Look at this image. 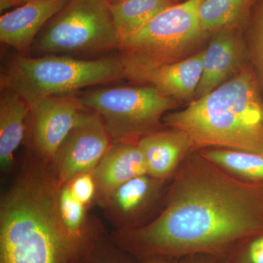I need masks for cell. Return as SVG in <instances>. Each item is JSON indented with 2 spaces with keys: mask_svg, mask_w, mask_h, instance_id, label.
Instances as JSON below:
<instances>
[{
  "mask_svg": "<svg viewBox=\"0 0 263 263\" xmlns=\"http://www.w3.org/2000/svg\"><path fill=\"white\" fill-rule=\"evenodd\" d=\"M201 155L182 164L163 210L118 230L113 239L136 258L214 256L263 235V181L233 176Z\"/></svg>",
  "mask_w": 263,
  "mask_h": 263,
  "instance_id": "1",
  "label": "cell"
},
{
  "mask_svg": "<svg viewBox=\"0 0 263 263\" xmlns=\"http://www.w3.org/2000/svg\"><path fill=\"white\" fill-rule=\"evenodd\" d=\"M163 122L187 138L192 149L215 147L263 155V103L252 71L242 69Z\"/></svg>",
  "mask_w": 263,
  "mask_h": 263,
  "instance_id": "2",
  "label": "cell"
},
{
  "mask_svg": "<svg viewBox=\"0 0 263 263\" xmlns=\"http://www.w3.org/2000/svg\"><path fill=\"white\" fill-rule=\"evenodd\" d=\"M125 78L119 57L79 60L47 55L15 57L2 75L3 89L18 93L30 105L48 97L69 95L77 90Z\"/></svg>",
  "mask_w": 263,
  "mask_h": 263,
  "instance_id": "3",
  "label": "cell"
},
{
  "mask_svg": "<svg viewBox=\"0 0 263 263\" xmlns=\"http://www.w3.org/2000/svg\"><path fill=\"white\" fill-rule=\"evenodd\" d=\"M202 1L173 5L123 40L119 59L125 78L138 81L148 71L183 60L205 34L199 22Z\"/></svg>",
  "mask_w": 263,
  "mask_h": 263,
  "instance_id": "4",
  "label": "cell"
},
{
  "mask_svg": "<svg viewBox=\"0 0 263 263\" xmlns=\"http://www.w3.org/2000/svg\"><path fill=\"white\" fill-rule=\"evenodd\" d=\"M120 43L107 0H68L30 50L41 56L98 53L119 49Z\"/></svg>",
  "mask_w": 263,
  "mask_h": 263,
  "instance_id": "5",
  "label": "cell"
},
{
  "mask_svg": "<svg viewBox=\"0 0 263 263\" xmlns=\"http://www.w3.org/2000/svg\"><path fill=\"white\" fill-rule=\"evenodd\" d=\"M79 98L84 108L101 118L114 143L157 131L161 119L175 105L152 85L91 90Z\"/></svg>",
  "mask_w": 263,
  "mask_h": 263,
  "instance_id": "6",
  "label": "cell"
},
{
  "mask_svg": "<svg viewBox=\"0 0 263 263\" xmlns=\"http://www.w3.org/2000/svg\"><path fill=\"white\" fill-rule=\"evenodd\" d=\"M113 143L101 118L84 108L50 164L60 185L92 171Z\"/></svg>",
  "mask_w": 263,
  "mask_h": 263,
  "instance_id": "7",
  "label": "cell"
},
{
  "mask_svg": "<svg viewBox=\"0 0 263 263\" xmlns=\"http://www.w3.org/2000/svg\"><path fill=\"white\" fill-rule=\"evenodd\" d=\"M29 106L34 149L50 165L84 108L80 98L72 95L48 97Z\"/></svg>",
  "mask_w": 263,
  "mask_h": 263,
  "instance_id": "8",
  "label": "cell"
},
{
  "mask_svg": "<svg viewBox=\"0 0 263 263\" xmlns=\"http://www.w3.org/2000/svg\"><path fill=\"white\" fill-rule=\"evenodd\" d=\"M68 0H27L0 17V41L25 54L44 26Z\"/></svg>",
  "mask_w": 263,
  "mask_h": 263,
  "instance_id": "9",
  "label": "cell"
},
{
  "mask_svg": "<svg viewBox=\"0 0 263 263\" xmlns=\"http://www.w3.org/2000/svg\"><path fill=\"white\" fill-rule=\"evenodd\" d=\"M100 205L112 193L129 180L148 175L146 162L138 143H114L92 171Z\"/></svg>",
  "mask_w": 263,
  "mask_h": 263,
  "instance_id": "10",
  "label": "cell"
},
{
  "mask_svg": "<svg viewBox=\"0 0 263 263\" xmlns=\"http://www.w3.org/2000/svg\"><path fill=\"white\" fill-rule=\"evenodd\" d=\"M158 181L148 175L137 176L119 186L102 204L118 230L138 226L137 221L155 199Z\"/></svg>",
  "mask_w": 263,
  "mask_h": 263,
  "instance_id": "11",
  "label": "cell"
},
{
  "mask_svg": "<svg viewBox=\"0 0 263 263\" xmlns=\"http://www.w3.org/2000/svg\"><path fill=\"white\" fill-rule=\"evenodd\" d=\"M241 56V48L234 34L226 29L217 32L205 50L201 78L194 98H202L224 84L238 68Z\"/></svg>",
  "mask_w": 263,
  "mask_h": 263,
  "instance_id": "12",
  "label": "cell"
},
{
  "mask_svg": "<svg viewBox=\"0 0 263 263\" xmlns=\"http://www.w3.org/2000/svg\"><path fill=\"white\" fill-rule=\"evenodd\" d=\"M205 50L193 56L153 69L142 75L138 82L147 83L173 100L195 98L202 75Z\"/></svg>",
  "mask_w": 263,
  "mask_h": 263,
  "instance_id": "13",
  "label": "cell"
},
{
  "mask_svg": "<svg viewBox=\"0 0 263 263\" xmlns=\"http://www.w3.org/2000/svg\"><path fill=\"white\" fill-rule=\"evenodd\" d=\"M148 176L162 181L174 172L191 145L186 137L172 129L155 131L142 137L138 141Z\"/></svg>",
  "mask_w": 263,
  "mask_h": 263,
  "instance_id": "14",
  "label": "cell"
},
{
  "mask_svg": "<svg viewBox=\"0 0 263 263\" xmlns=\"http://www.w3.org/2000/svg\"><path fill=\"white\" fill-rule=\"evenodd\" d=\"M28 114L29 105L20 95L13 90L3 89L0 100V166L4 172L13 165L15 151L24 138Z\"/></svg>",
  "mask_w": 263,
  "mask_h": 263,
  "instance_id": "15",
  "label": "cell"
},
{
  "mask_svg": "<svg viewBox=\"0 0 263 263\" xmlns=\"http://www.w3.org/2000/svg\"><path fill=\"white\" fill-rule=\"evenodd\" d=\"M86 208L76 198L68 183L61 185L59 193V209L70 243L71 254L87 248L103 234L98 226L89 224Z\"/></svg>",
  "mask_w": 263,
  "mask_h": 263,
  "instance_id": "16",
  "label": "cell"
},
{
  "mask_svg": "<svg viewBox=\"0 0 263 263\" xmlns=\"http://www.w3.org/2000/svg\"><path fill=\"white\" fill-rule=\"evenodd\" d=\"M173 5L172 0H122L109 4L121 42Z\"/></svg>",
  "mask_w": 263,
  "mask_h": 263,
  "instance_id": "17",
  "label": "cell"
},
{
  "mask_svg": "<svg viewBox=\"0 0 263 263\" xmlns=\"http://www.w3.org/2000/svg\"><path fill=\"white\" fill-rule=\"evenodd\" d=\"M200 155L235 176L252 181H263V155L243 151L213 148Z\"/></svg>",
  "mask_w": 263,
  "mask_h": 263,
  "instance_id": "18",
  "label": "cell"
},
{
  "mask_svg": "<svg viewBox=\"0 0 263 263\" xmlns=\"http://www.w3.org/2000/svg\"><path fill=\"white\" fill-rule=\"evenodd\" d=\"M249 0H203L199 22L204 34L226 29L240 18Z\"/></svg>",
  "mask_w": 263,
  "mask_h": 263,
  "instance_id": "19",
  "label": "cell"
},
{
  "mask_svg": "<svg viewBox=\"0 0 263 263\" xmlns=\"http://www.w3.org/2000/svg\"><path fill=\"white\" fill-rule=\"evenodd\" d=\"M133 257L103 234L89 247L71 254L61 263H136Z\"/></svg>",
  "mask_w": 263,
  "mask_h": 263,
  "instance_id": "20",
  "label": "cell"
},
{
  "mask_svg": "<svg viewBox=\"0 0 263 263\" xmlns=\"http://www.w3.org/2000/svg\"><path fill=\"white\" fill-rule=\"evenodd\" d=\"M76 198L86 207L95 201L97 188L92 173L88 172L79 175L67 183Z\"/></svg>",
  "mask_w": 263,
  "mask_h": 263,
  "instance_id": "21",
  "label": "cell"
},
{
  "mask_svg": "<svg viewBox=\"0 0 263 263\" xmlns=\"http://www.w3.org/2000/svg\"><path fill=\"white\" fill-rule=\"evenodd\" d=\"M237 263H263V235L249 240Z\"/></svg>",
  "mask_w": 263,
  "mask_h": 263,
  "instance_id": "22",
  "label": "cell"
},
{
  "mask_svg": "<svg viewBox=\"0 0 263 263\" xmlns=\"http://www.w3.org/2000/svg\"><path fill=\"white\" fill-rule=\"evenodd\" d=\"M254 52L256 63L263 80V3L259 7L254 38Z\"/></svg>",
  "mask_w": 263,
  "mask_h": 263,
  "instance_id": "23",
  "label": "cell"
},
{
  "mask_svg": "<svg viewBox=\"0 0 263 263\" xmlns=\"http://www.w3.org/2000/svg\"><path fill=\"white\" fill-rule=\"evenodd\" d=\"M142 263H174L171 257H162V256H150V257H142Z\"/></svg>",
  "mask_w": 263,
  "mask_h": 263,
  "instance_id": "24",
  "label": "cell"
},
{
  "mask_svg": "<svg viewBox=\"0 0 263 263\" xmlns=\"http://www.w3.org/2000/svg\"><path fill=\"white\" fill-rule=\"evenodd\" d=\"M206 255H193L185 257L180 263H214L211 259L208 258Z\"/></svg>",
  "mask_w": 263,
  "mask_h": 263,
  "instance_id": "25",
  "label": "cell"
},
{
  "mask_svg": "<svg viewBox=\"0 0 263 263\" xmlns=\"http://www.w3.org/2000/svg\"><path fill=\"white\" fill-rule=\"evenodd\" d=\"M27 0H1V10L6 9L9 8L10 6L13 5L24 4Z\"/></svg>",
  "mask_w": 263,
  "mask_h": 263,
  "instance_id": "26",
  "label": "cell"
},
{
  "mask_svg": "<svg viewBox=\"0 0 263 263\" xmlns=\"http://www.w3.org/2000/svg\"><path fill=\"white\" fill-rule=\"evenodd\" d=\"M122 1V0H107L108 4H112V3H117V2Z\"/></svg>",
  "mask_w": 263,
  "mask_h": 263,
  "instance_id": "27",
  "label": "cell"
}]
</instances>
